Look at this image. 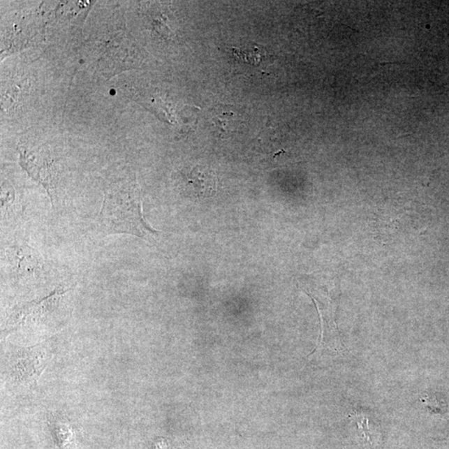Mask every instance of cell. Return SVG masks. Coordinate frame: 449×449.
<instances>
[{"label":"cell","instance_id":"cell-1","mask_svg":"<svg viewBox=\"0 0 449 449\" xmlns=\"http://www.w3.org/2000/svg\"><path fill=\"white\" fill-rule=\"evenodd\" d=\"M142 207V191L135 177L109 183L98 215L100 228L106 235L129 234L148 242L155 241L159 233L147 223Z\"/></svg>","mask_w":449,"mask_h":449},{"label":"cell","instance_id":"cell-2","mask_svg":"<svg viewBox=\"0 0 449 449\" xmlns=\"http://www.w3.org/2000/svg\"><path fill=\"white\" fill-rule=\"evenodd\" d=\"M47 361L43 346L10 347L4 357V376L12 385L32 386L45 369Z\"/></svg>","mask_w":449,"mask_h":449},{"label":"cell","instance_id":"cell-3","mask_svg":"<svg viewBox=\"0 0 449 449\" xmlns=\"http://www.w3.org/2000/svg\"><path fill=\"white\" fill-rule=\"evenodd\" d=\"M68 290L58 288L45 299L16 307L8 321V325L20 327L27 325L29 322H45L49 316H54V311L59 308L65 294Z\"/></svg>","mask_w":449,"mask_h":449},{"label":"cell","instance_id":"cell-4","mask_svg":"<svg viewBox=\"0 0 449 449\" xmlns=\"http://www.w3.org/2000/svg\"><path fill=\"white\" fill-rule=\"evenodd\" d=\"M6 256L12 272L18 278H36L43 272L41 256L26 242L13 244L8 248Z\"/></svg>","mask_w":449,"mask_h":449},{"label":"cell","instance_id":"cell-5","mask_svg":"<svg viewBox=\"0 0 449 449\" xmlns=\"http://www.w3.org/2000/svg\"><path fill=\"white\" fill-rule=\"evenodd\" d=\"M212 120L218 129L230 132L238 128L240 115L232 106L218 105L212 109Z\"/></svg>","mask_w":449,"mask_h":449}]
</instances>
